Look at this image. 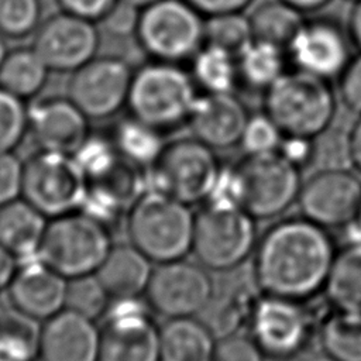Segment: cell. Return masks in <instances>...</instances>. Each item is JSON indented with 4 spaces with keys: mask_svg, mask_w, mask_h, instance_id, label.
<instances>
[{
    "mask_svg": "<svg viewBox=\"0 0 361 361\" xmlns=\"http://www.w3.org/2000/svg\"><path fill=\"white\" fill-rule=\"evenodd\" d=\"M254 251L251 269L262 293L300 302L324 289L337 252L327 230L302 216L272 224Z\"/></svg>",
    "mask_w": 361,
    "mask_h": 361,
    "instance_id": "cell-1",
    "label": "cell"
},
{
    "mask_svg": "<svg viewBox=\"0 0 361 361\" xmlns=\"http://www.w3.org/2000/svg\"><path fill=\"white\" fill-rule=\"evenodd\" d=\"M75 158L86 179V197L80 209L104 224L127 213L148 190L147 168L126 158L113 140L89 135Z\"/></svg>",
    "mask_w": 361,
    "mask_h": 361,
    "instance_id": "cell-2",
    "label": "cell"
},
{
    "mask_svg": "<svg viewBox=\"0 0 361 361\" xmlns=\"http://www.w3.org/2000/svg\"><path fill=\"white\" fill-rule=\"evenodd\" d=\"M195 213L190 206L155 190H147L127 212L130 243L155 264L192 252Z\"/></svg>",
    "mask_w": 361,
    "mask_h": 361,
    "instance_id": "cell-3",
    "label": "cell"
},
{
    "mask_svg": "<svg viewBox=\"0 0 361 361\" xmlns=\"http://www.w3.org/2000/svg\"><path fill=\"white\" fill-rule=\"evenodd\" d=\"M264 110L283 135L316 138L331 126L337 103L329 80L295 69L264 90Z\"/></svg>",
    "mask_w": 361,
    "mask_h": 361,
    "instance_id": "cell-4",
    "label": "cell"
},
{
    "mask_svg": "<svg viewBox=\"0 0 361 361\" xmlns=\"http://www.w3.org/2000/svg\"><path fill=\"white\" fill-rule=\"evenodd\" d=\"M196 83L179 63L155 61L133 73L127 107L131 117L165 131L188 121Z\"/></svg>",
    "mask_w": 361,
    "mask_h": 361,
    "instance_id": "cell-5",
    "label": "cell"
},
{
    "mask_svg": "<svg viewBox=\"0 0 361 361\" xmlns=\"http://www.w3.org/2000/svg\"><path fill=\"white\" fill-rule=\"evenodd\" d=\"M255 219L231 203L204 202L195 213L192 254L207 271L241 267L257 247Z\"/></svg>",
    "mask_w": 361,
    "mask_h": 361,
    "instance_id": "cell-6",
    "label": "cell"
},
{
    "mask_svg": "<svg viewBox=\"0 0 361 361\" xmlns=\"http://www.w3.org/2000/svg\"><path fill=\"white\" fill-rule=\"evenodd\" d=\"M111 245L107 224L76 210L48 220L37 257L71 279L94 274Z\"/></svg>",
    "mask_w": 361,
    "mask_h": 361,
    "instance_id": "cell-7",
    "label": "cell"
},
{
    "mask_svg": "<svg viewBox=\"0 0 361 361\" xmlns=\"http://www.w3.org/2000/svg\"><path fill=\"white\" fill-rule=\"evenodd\" d=\"M231 169L235 203L255 220L276 217L298 200L300 169L278 151L245 154Z\"/></svg>",
    "mask_w": 361,
    "mask_h": 361,
    "instance_id": "cell-8",
    "label": "cell"
},
{
    "mask_svg": "<svg viewBox=\"0 0 361 361\" xmlns=\"http://www.w3.org/2000/svg\"><path fill=\"white\" fill-rule=\"evenodd\" d=\"M220 169L213 148L195 137L173 140L164 145L157 161L147 168L148 190L190 206L209 197Z\"/></svg>",
    "mask_w": 361,
    "mask_h": 361,
    "instance_id": "cell-9",
    "label": "cell"
},
{
    "mask_svg": "<svg viewBox=\"0 0 361 361\" xmlns=\"http://www.w3.org/2000/svg\"><path fill=\"white\" fill-rule=\"evenodd\" d=\"M135 35L155 61L180 63L204 44V21L185 0H159L140 11Z\"/></svg>",
    "mask_w": 361,
    "mask_h": 361,
    "instance_id": "cell-10",
    "label": "cell"
},
{
    "mask_svg": "<svg viewBox=\"0 0 361 361\" xmlns=\"http://www.w3.org/2000/svg\"><path fill=\"white\" fill-rule=\"evenodd\" d=\"M21 197L48 219L76 212L86 197V179L75 155L41 151L23 166Z\"/></svg>",
    "mask_w": 361,
    "mask_h": 361,
    "instance_id": "cell-11",
    "label": "cell"
},
{
    "mask_svg": "<svg viewBox=\"0 0 361 361\" xmlns=\"http://www.w3.org/2000/svg\"><path fill=\"white\" fill-rule=\"evenodd\" d=\"M307 302V300H306ZM305 302L262 295L250 322V336L267 358L290 360L305 350L326 317Z\"/></svg>",
    "mask_w": 361,
    "mask_h": 361,
    "instance_id": "cell-12",
    "label": "cell"
},
{
    "mask_svg": "<svg viewBox=\"0 0 361 361\" xmlns=\"http://www.w3.org/2000/svg\"><path fill=\"white\" fill-rule=\"evenodd\" d=\"M213 290L209 271L182 258L152 269L145 298L149 309L166 319L196 317L207 306Z\"/></svg>",
    "mask_w": 361,
    "mask_h": 361,
    "instance_id": "cell-13",
    "label": "cell"
},
{
    "mask_svg": "<svg viewBox=\"0 0 361 361\" xmlns=\"http://www.w3.org/2000/svg\"><path fill=\"white\" fill-rule=\"evenodd\" d=\"M138 299L116 300L100 327L99 361H159V327Z\"/></svg>",
    "mask_w": 361,
    "mask_h": 361,
    "instance_id": "cell-14",
    "label": "cell"
},
{
    "mask_svg": "<svg viewBox=\"0 0 361 361\" xmlns=\"http://www.w3.org/2000/svg\"><path fill=\"white\" fill-rule=\"evenodd\" d=\"M300 216L323 228H344L361 204V179L350 169H319L302 182Z\"/></svg>",
    "mask_w": 361,
    "mask_h": 361,
    "instance_id": "cell-15",
    "label": "cell"
},
{
    "mask_svg": "<svg viewBox=\"0 0 361 361\" xmlns=\"http://www.w3.org/2000/svg\"><path fill=\"white\" fill-rule=\"evenodd\" d=\"M133 73L117 58H93L75 72L68 85V97L93 120L107 118L127 106Z\"/></svg>",
    "mask_w": 361,
    "mask_h": 361,
    "instance_id": "cell-16",
    "label": "cell"
},
{
    "mask_svg": "<svg viewBox=\"0 0 361 361\" xmlns=\"http://www.w3.org/2000/svg\"><path fill=\"white\" fill-rule=\"evenodd\" d=\"M99 48V32L93 21L62 13L49 17L35 30L32 49L49 71L75 72Z\"/></svg>",
    "mask_w": 361,
    "mask_h": 361,
    "instance_id": "cell-17",
    "label": "cell"
},
{
    "mask_svg": "<svg viewBox=\"0 0 361 361\" xmlns=\"http://www.w3.org/2000/svg\"><path fill=\"white\" fill-rule=\"evenodd\" d=\"M241 267L226 272L220 283L214 285L213 295L199 316L216 338L241 333L248 327L264 295L252 269H240Z\"/></svg>",
    "mask_w": 361,
    "mask_h": 361,
    "instance_id": "cell-18",
    "label": "cell"
},
{
    "mask_svg": "<svg viewBox=\"0 0 361 361\" xmlns=\"http://www.w3.org/2000/svg\"><path fill=\"white\" fill-rule=\"evenodd\" d=\"M87 120L69 97H52L28 110V131L41 151L75 155L90 135Z\"/></svg>",
    "mask_w": 361,
    "mask_h": 361,
    "instance_id": "cell-19",
    "label": "cell"
},
{
    "mask_svg": "<svg viewBox=\"0 0 361 361\" xmlns=\"http://www.w3.org/2000/svg\"><path fill=\"white\" fill-rule=\"evenodd\" d=\"M296 69L322 79L340 76L350 61L348 42L331 21H305L286 48Z\"/></svg>",
    "mask_w": 361,
    "mask_h": 361,
    "instance_id": "cell-20",
    "label": "cell"
},
{
    "mask_svg": "<svg viewBox=\"0 0 361 361\" xmlns=\"http://www.w3.org/2000/svg\"><path fill=\"white\" fill-rule=\"evenodd\" d=\"M66 281L38 257L20 261L7 288L8 300L16 310L44 322L65 309Z\"/></svg>",
    "mask_w": 361,
    "mask_h": 361,
    "instance_id": "cell-21",
    "label": "cell"
},
{
    "mask_svg": "<svg viewBox=\"0 0 361 361\" xmlns=\"http://www.w3.org/2000/svg\"><path fill=\"white\" fill-rule=\"evenodd\" d=\"M248 117L245 104L233 92H204L196 97L188 124L192 137L216 151L240 144Z\"/></svg>",
    "mask_w": 361,
    "mask_h": 361,
    "instance_id": "cell-22",
    "label": "cell"
},
{
    "mask_svg": "<svg viewBox=\"0 0 361 361\" xmlns=\"http://www.w3.org/2000/svg\"><path fill=\"white\" fill-rule=\"evenodd\" d=\"M100 329L94 320L69 309L44 320L39 331L41 361H99Z\"/></svg>",
    "mask_w": 361,
    "mask_h": 361,
    "instance_id": "cell-23",
    "label": "cell"
},
{
    "mask_svg": "<svg viewBox=\"0 0 361 361\" xmlns=\"http://www.w3.org/2000/svg\"><path fill=\"white\" fill-rule=\"evenodd\" d=\"M152 269V261L128 243L111 245L94 274L116 302L145 295Z\"/></svg>",
    "mask_w": 361,
    "mask_h": 361,
    "instance_id": "cell-24",
    "label": "cell"
},
{
    "mask_svg": "<svg viewBox=\"0 0 361 361\" xmlns=\"http://www.w3.org/2000/svg\"><path fill=\"white\" fill-rule=\"evenodd\" d=\"M48 217L23 197L0 206V245L18 261L35 258Z\"/></svg>",
    "mask_w": 361,
    "mask_h": 361,
    "instance_id": "cell-25",
    "label": "cell"
},
{
    "mask_svg": "<svg viewBox=\"0 0 361 361\" xmlns=\"http://www.w3.org/2000/svg\"><path fill=\"white\" fill-rule=\"evenodd\" d=\"M216 341L200 319H168L159 327V361H213Z\"/></svg>",
    "mask_w": 361,
    "mask_h": 361,
    "instance_id": "cell-26",
    "label": "cell"
},
{
    "mask_svg": "<svg viewBox=\"0 0 361 361\" xmlns=\"http://www.w3.org/2000/svg\"><path fill=\"white\" fill-rule=\"evenodd\" d=\"M323 290L334 310L361 314V243L336 252Z\"/></svg>",
    "mask_w": 361,
    "mask_h": 361,
    "instance_id": "cell-27",
    "label": "cell"
},
{
    "mask_svg": "<svg viewBox=\"0 0 361 361\" xmlns=\"http://www.w3.org/2000/svg\"><path fill=\"white\" fill-rule=\"evenodd\" d=\"M255 41L286 49L305 24L302 11L282 0L265 1L248 17Z\"/></svg>",
    "mask_w": 361,
    "mask_h": 361,
    "instance_id": "cell-28",
    "label": "cell"
},
{
    "mask_svg": "<svg viewBox=\"0 0 361 361\" xmlns=\"http://www.w3.org/2000/svg\"><path fill=\"white\" fill-rule=\"evenodd\" d=\"M48 72V66L32 48H18L7 52L0 66V86L24 100L42 89Z\"/></svg>",
    "mask_w": 361,
    "mask_h": 361,
    "instance_id": "cell-29",
    "label": "cell"
},
{
    "mask_svg": "<svg viewBox=\"0 0 361 361\" xmlns=\"http://www.w3.org/2000/svg\"><path fill=\"white\" fill-rule=\"evenodd\" d=\"M190 75L206 93L233 92L240 79L237 58L210 44H203L193 55Z\"/></svg>",
    "mask_w": 361,
    "mask_h": 361,
    "instance_id": "cell-30",
    "label": "cell"
},
{
    "mask_svg": "<svg viewBox=\"0 0 361 361\" xmlns=\"http://www.w3.org/2000/svg\"><path fill=\"white\" fill-rule=\"evenodd\" d=\"M41 326L38 322L16 310L0 309V357L11 361H34L38 358Z\"/></svg>",
    "mask_w": 361,
    "mask_h": 361,
    "instance_id": "cell-31",
    "label": "cell"
},
{
    "mask_svg": "<svg viewBox=\"0 0 361 361\" xmlns=\"http://www.w3.org/2000/svg\"><path fill=\"white\" fill-rule=\"evenodd\" d=\"M283 51L262 41H252L238 56V78L252 89L267 90L285 71Z\"/></svg>",
    "mask_w": 361,
    "mask_h": 361,
    "instance_id": "cell-32",
    "label": "cell"
},
{
    "mask_svg": "<svg viewBox=\"0 0 361 361\" xmlns=\"http://www.w3.org/2000/svg\"><path fill=\"white\" fill-rule=\"evenodd\" d=\"M319 331L323 353L337 361H361V314L334 310Z\"/></svg>",
    "mask_w": 361,
    "mask_h": 361,
    "instance_id": "cell-33",
    "label": "cell"
},
{
    "mask_svg": "<svg viewBox=\"0 0 361 361\" xmlns=\"http://www.w3.org/2000/svg\"><path fill=\"white\" fill-rule=\"evenodd\" d=\"M113 142L126 158L142 168H149L165 145L161 131L134 117L117 124Z\"/></svg>",
    "mask_w": 361,
    "mask_h": 361,
    "instance_id": "cell-34",
    "label": "cell"
},
{
    "mask_svg": "<svg viewBox=\"0 0 361 361\" xmlns=\"http://www.w3.org/2000/svg\"><path fill=\"white\" fill-rule=\"evenodd\" d=\"M252 41L251 23L243 11L212 16L204 21V44L214 45L235 58Z\"/></svg>",
    "mask_w": 361,
    "mask_h": 361,
    "instance_id": "cell-35",
    "label": "cell"
},
{
    "mask_svg": "<svg viewBox=\"0 0 361 361\" xmlns=\"http://www.w3.org/2000/svg\"><path fill=\"white\" fill-rule=\"evenodd\" d=\"M110 300L111 298L96 274L76 276L66 281L65 309L96 320L107 313Z\"/></svg>",
    "mask_w": 361,
    "mask_h": 361,
    "instance_id": "cell-36",
    "label": "cell"
},
{
    "mask_svg": "<svg viewBox=\"0 0 361 361\" xmlns=\"http://www.w3.org/2000/svg\"><path fill=\"white\" fill-rule=\"evenodd\" d=\"M28 131V110L23 99L0 86V152H13Z\"/></svg>",
    "mask_w": 361,
    "mask_h": 361,
    "instance_id": "cell-37",
    "label": "cell"
},
{
    "mask_svg": "<svg viewBox=\"0 0 361 361\" xmlns=\"http://www.w3.org/2000/svg\"><path fill=\"white\" fill-rule=\"evenodd\" d=\"M39 0H0V34L11 38L25 37L38 28Z\"/></svg>",
    "mask_w": 361,
    "mask_h": 361,
    "instance_id": "cell-38",
    "label": "cell"
},
{
    "mask_svg": "<svg viewBox=\"0 0 361 361\" xmlns=\"http://www.w3.org/2000/svg\"><path fill=\"white\" fill-rule=\"evenodd\" d=\"M283 134L265 114H251L245 123L240 145L245 154H265L278 151Z\"/></svg>",
    "mask_w": 361,
    "mask_h": 361,
    "instance_id": "cell-39",
    "label": "cell"
},
{
    "mask_svg": "<svg viewBox=\"0 0 361 361\" xmlns=\"http://www.w3.org/2000/svg\"><path fill=\"white\" fill-rule=\"evenodd\" d=\"M313 164L322 165L320 169H350L353 165L350 154L348 133L341 134L330 127L314 138Z\"/></svg>",
    "mask_w": 361,
    "mask_h": 361,
    "instance_id": "cell-40",
    "label": "cell"
},
{
    "mask_svg": "<svg viewBox=\"0 0 361 361\" xmlns=\"http://www.w3.org/2000/svg\"><path fill=\"white\" fill-rule=\"evenodd\" d=\"M267 357L251 336L241 333L217 338L213 361H265Z\"/></svg>",
    "mask_w": 361,
    "mask_h": 361,
    "instance_id": "cell-41",
    "label": "cell"
},
{
    "mask_svg": "<svg viewBox=\"0 0 361 361\" xmlns=\"http://www.w3.org/2000/svg\"><path fill=\"white\" fill-rule=\"evenodd\" d=\"M23 166L13 152H0V206L21 196Z\"/></svg>",
    "mask_w": 361,
    "mask_h": 361,
    "instance_id": "cell-42",
    "label": "cell"
},
{
    "mask_svg": "<svg viewBox=\"0 0 361 361\" xmlns=\"http://www.w3.org/2000/svg\"><path fill=\"white\" fill-rule=\"evenodd\" d=\"M140 11L141 10L135 8L134 6L123 0H117L116 4L100 20L103 30L116 37L135 34Z\"/></svg>",
    "mask_w": 361,
    "mask_h": 361,
    "instance_id": "cell-43",
    "label": "cell"
},
{
    "mask_svg": "<svg viewBox=\"0 0 361 361\" xmlns=\"http://www.w3.org/2000/svg\"><path fill=\"white\" fill-rule=\"evenodd\" d=\"M340 97L347 109L361 114V54L340 73Z\"/></svg>",
    "mask_w": 361,
    "mask_h": 361,
    "instance_id": "cell-44",
    "label": "cell"
},
{
    "mask_svg": "<svg viewBox=\"0 0 361 361\" xmlns=\"http://www.w3.org/2000/svg\"><path fill=\"white\" fill-rule=\"evenodd\" d=\"M278 152L299 169L313 164L314 138L303 135H283Z\"/></svg>",
    "mask_w": 361,
    "mask_h": 361,
    "instance_id": "cell-45",
    "label": "cell"
},
{
    "mask_svg": "<svg viewBox=\"0 0 361 361\" xmlns=\"http://www.w3.org/2000/svg\"><path fill=\"white\" fill-rule=\"evenodd\" d=\"M117 0H58L65 13L89 20L100 21Z\"/></svg>",
    "mask_w": 361,
    "mask_h": 361,
    "instance_id": "cell-46",
    "label": "cell"
},
{
    "mask_svg": "<svg viewBox=\"0 0 361 361\" xmlns=\"http://www.w3.org/2000/svg\"><path fill=\"white\" fill-rule=\"evenodd\" d=\"M195 10H197L202 16L212 17L226 13L243 11L251 0H185Z\"/></svg>",
    "mask_w": 361,
    "mask_h": 361,
    "instance_id": "cell-47",
    "label": "cell"
},
{
    "mask_svg": "<svg viewBox=\"0 0 361 361\" xmlns=\"http://www.w3.org/2000/svg\"><path fill=\"white\" fill-rule=\"evenodd\" d=\"M20 261L4 247L0 245V292L7 290Z\"/></svg>",
    "mask_w": 361,
    "mask_h": 361,
    "instance_id": "cell-48",
    "label": "cell"
},
{
    "mask_svg": "<svg viewBox=\"0 0 361 361\" xmlns=\"http://www.w3.org/2000/svg\"><path fill=\"white\" fill-rule=\"evenodd\" d=\"M348 142H350L353 166L361 171V114H360V118L354 123V126L348 131Z\"/></svg>",
    "mask_w": 361,
    "mask_h": 361,
    "instance_id": "cell-49",
    "label": "cell"
},
{
    "mask_svg": "<svg viewBox=\"0 0 361 361\" xmlns=\"http://www.w3.org/2000/svg\"><path fill=\"white\" fill-rule=\"evenodd\" d=\"M348 30L353 42L361 51V0L357 1L351 10L350 20H348Z\"/></svg>",
    "mask_w": 361,
    "mask_h": 361,
    "instance_id": "cell-50",
    "label": "cell"
},
{
    "mask_svg": "<svg viewBox=\"0 0 361 361\" xmlns=\"http://www.w3.org/2000/svg\"><path fill=\"white\" fill-rule=\"evenodd\" d=\"M347 243H361V204L357 217L343 228Z\"/></svg>",
    "mask_w": 361,
    "mask_h": 361,
    "instance_id": "cell-51",
    "label": "cell"
},
{
    "mask_svg": "<svg viewBox=\"0 0 361 361\" xmlns=\"http://www.w3.org/2000/svg\"><path fill=\"white\" fill-rule=\"evenodd\" d=\"M299 11H314L326 6L330 0H282Z\"/></svg>",
    "mask_w": 361,
    "mask_h": 361,
    "instance_id": "cell-52",
    "label": "cell"
},
{
    "mask_svg": "<svg viewBox=\"0 0 361 361\" xmlns=\"http://www.w3.org/2000/svg\"><path fill=\"white\" fill-rule=\"evenodd\" d=\"M123 1H126V3H128V4H131V6H134V7L138 8V10H144L145 7L154 4V3H157V1H159V0H123Z\"/></svg>",
    "mask_w": 361,
    "mask_h": 361,
    "instance_id": "cell-53",
    "label": "cell"
},
{
    "mask_svg": "<svg viewBox=\"0 0 361 361\" xmlns=\"http://www.w3.org/2000/svg\"><path fill=\"white\" fill-rule=\"evenodd\" d=\"M300 361H337V360H334L333 357H330V355L326 354V353H322V354H312V355H307V357L302 358Z\"/></svg>",
    "mask_w": 361,
    "mask_h": 361,
    "instance_id": "cell-54",
    "label": "cell"
},
{
    "mask_svg": "<svg viewBox=\"0 0 361 361\" xmlns=\"http://www.w3.org/2000/svg\"><path fill=\"white\" fill-rule=\"evenodd\" d=\"M6 55H7V48H6V44H4V41H3V38L0 35V66H1Z\"/></svg>",
    "mask_w": 361,
    "mask_h": 361,
    "instance_id": "cell-55",
    "label": "cell"
},
{
    "mask_svg": "<svg viewBox=\"0 0 361 361\" xmlns=\"http://www.w3.org/2000/svg\"><path fill=\"white\" fill-rule=\"evenodd\" d=\"M0 361H11V360H7V358H3V357H0Z\"/></svg>",
    "mask_w": 361,
    "mask_h": 361,
    "instance_id": "cell-56",
    "label": "cell"
},
{
    "mask_svg": "<svg viewBox=\"0 0 361 361\" xmlns=\"http://www.w3.org/2000/svg\"><path fill=\"white\" fill-rule=\"evenodd\" d=\"M269 361H285V360H272V358H269Z\"/></svg>",
    "mask_w": 361,
    "mask_h": 361,
    "instance_id": "cell-57",
    "label": "cell"
},
{
    "mask_svg": "<svg viewBox=\"0 0 361 361\" xmlns=\"http://www.w3.org/2000/svg\"><path fill=\"white\" fill-rule=\"evenodd\" d=\"M351 1H354V3H357V1H360V0H351Z\"/></svg>",
    "mask_w": 361,
    "mask_h": 361,
    "instance_id": "cell-58",
    "label": "cell"
}]
</instances>
